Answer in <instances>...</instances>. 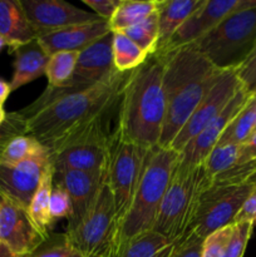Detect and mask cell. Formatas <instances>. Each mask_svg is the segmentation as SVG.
Wrapping results in <instances>:
<instances>
[{"instance_id": "cell-19", "label": "cell", "mask_w": 256, "mask_h": 257, "mask_svg": "<svg viewBox=\"0 0 256 257\" xmlns=\"http://www.w3.org/2000/svg\"><path fill=\"white\" fill-rule=\"evenodd\" d=\"M10 54H14V70L9 82L12 92H15L19 88L32 83L33 80L45 75L49 55L45 53L38 39L17 48Z\"/></svg>"}, {"instance_id": "cell-25", "label": "cell", "mask_w": 256, "mask_h": 257, "mask_svg": "<svg viewBox=\"0 0 256 257\" xmlns=\"http://www.w3.org/2000/svg\"><path fill=\"white\" fill-rule=\"evenodd\" d=\"M112 54L114 69L119 73H128L137 69L150 57L148 53L120 32L113 33Z\"/></svg>"}, {"instance_id": "cell-12", "label": "cell", "mask_w": 256, "mask_h": 257, "mask_svg": "<svg viewBox=\"0 0 256 257\" xmlns=\"http://www.w3.org/2000/svg\"><path fill=\"white\" fill-rule=\"evenodd\" d=\"M241 87L242 84L238 80L236 70H225L211 92L206 95L187 123L183 125L171 145V150L177 153L182 152L186 146L225 109L226 105Z\"/></svg>"}, {"instance_id": "cell-15", "label": "cell", "mask_w": 256, "mask_h": 257, "mask_svg": "<svg viewBox=\"0 0 256 257\" xmlns=\"http://www.w3.org/2000/svg\"><path fill=\"white\" fill-rule=\"evenodd\" d=\"M20 3L38 37L73 25L103 20L93 12L79 9L63 0H20Z\"/></svg>"}, {"instance_id": "cell-5", "label": "cell", "mask_w": 256, "mask_h": 257, "mask_svg": "<svg viewBox=\"0 0 256 257\" xmlns=\"http://www.w3.org/2000/svg\"><path fill=\"white\" fill-rule=\"evenodd\" d=\"M190 45L218 70H237L256 48V8L232 13Z\"/></svg>"}, {"instance_id": "cell-17", "label": "cell", "mask_w": 256, "mask_h": 257, "mask_svg": "<svg viewBox=\"0 0 256 257\" xmlns=\"http://www.w3.org/2000/svg\"><path fill=\"white\" fill-rule=\"evenodd\" d=\"M105 177L74 170H58L53 175V183L64 188L72 202V215L68 218L65 232L77 228L94 206Z\"/></svg>"}, {"instance_id": "cell-3", "label": "cell", "mask_w": 256, "mask_h": 257, "mask_svg": "<svg viewBox=\"0 0 256 257\" xmlns=\"http://www.w3.org/2000/svg\"><path fill=\"white\" fill-rule=\"evenodd\" d=\"M165 57L166 118L158 147L170 148L223 72L213 67L191 45L180 48Z\"/></svg>"}, {"instance_id": "cell-6", "label": "cell", "mask_w": 256, "mask_h": 257, "mask_svg": "<svg viewBox=\"0 0 256 257\" xmlns=\"http://www.w3.org/2000/svg\"><path fill=\"white\" fill-rule=\"evenodd\" d=\"M203 165L176 172L165 193L152 231L177 243L191 230L202 193L210 186Z\"/></svg>"}, {"instance_id": "cell-24", "label": "cell", "mask_w": 256, "mask_h": 257, "mask_svg": "<svg viewBox=\"0 0 256 257\" xmlns=\"http://www.w3.org/2000/svg\"><path fill=\"white\" fill-rule=\"evenodd\" d=\"M160 0H120L112 19L108 22L110 32H123L157 13Z\"/></svg>"}, {"instance_id": "cell-9", "label": "cell", "mask_w": 256, "mask_h": 257, "mask_svg": "<svg viewBox=\"0 0 256 257\" xmlns=\"http://www.w3.org/2000/svg\"><path fill=\"white\" fill-rule=\"evenodd\" d=\"M117 232L114 200L104 180L92 210L77 228L65 235L83 257H112Z\"/></svg>"}, {"instance_id": "cell-37", "label": "cell", "mask_w": 256, "mask_h": 257, "mask_svg": "<svg viewBox=\"0 0 256 257\" xmlns=\"http://www.w3.org/2000/svg\"><path fill=\"white\" fill-rule=\"evenodd\" d=\"M238 80L247 92L256 84V48L248 59L236 70Z\"/></svg>"}, {"instance_id": "cell-13", "label": "cell", "mask_w": 256, "mask_h": 257, "mask_svg": "<svg viewBox=\"0 0 256 257\" xmlns=\"http://www.w3.org/2000/svg\"><path fill=\"white\" fill-rule=\"evenodd\" d=\"M250 97L251 94L243 87H241L236 92L225 109L210 124L206 125L202 132L196 136L180 153V162L176 168V172H187L197 166L203 165L211 151L216 147L227 125L236 117V114L245 107Z\"/></svg>"}, {"instance_id": "cell-46", "label": "cell", "mask_w": 256, "mask_h": 257, "mask_svg": "<svg viewBox=\"0 0 256 257\" xmlns=\"http://www.w3.org/2000/svg\"><path fill=\"white\" fill-rule=\"evenodd\" d=\"M253 133H256V115H255V125H253Z\"/></svg>"}, {"instance_id": "cell-41", "label": "cell", "mask_w": 256, "mask_h": 257, "mask_svg": "<svg viewBox=\"0 0 256 257\" xmlns=\"http://www.w3.org/2000/svg\"><path fill=\"white\" fill-rule=\"evenodd\" d=\"M12 93V88H10V83H8L7 80H4L3 78H0V105L4 107L5 100L8 99V97Z\"/></svg>"}, {"instance_id": "cell-40", "label": "cell", "mask_w": 256, "mask_h": 257, "mask_svg": "<svg viewBox=\"0 0 256 257\" xmlns=\"http://www.w3.org/2000/svg\"><path fill=\"white\" fill-rule=\"evenodd\" d=\"M256 163V133H253L243 145L240 146V153H238L237 165H250Z\"/></svg>"}, {"instance_id": "cell-45", "label": "cell", "mask_w": 256, "mask_h": 257, "mask_svg": "<svg viewBox=\"0 0 256 257\" xmlns=\"http://www.w3.org/2000/svg\"><path fill=\"white\" fill-rule=\"evenodd\" d=\"M248 93H250L251 95H255V97H256V84L253 85L252 88H251V89H250V92H248Z\"/></svg>"}, {"instance_id": "cell-30", "label": "cell", "mask_w": 256, "mask_h": 257, "mask_svg": "<svg viewBox=\"0 0 256 257\" xmlns=\"http://www.w3.org/2000/svg\"><path fill=\"white\" fill-rule=\"evenodd\" d=\"M238 153L240 146H216L203 162V168L208 180L211 181L220 173L235 167L237 165Z\"/></svg>"}, {"instance_id": "cell-8", "label": "cell", "mask_w": 256, "mask_h": 257, "mask_svg": "<svg viewBox=\"0 0 256 257\" xmlns=\"http://www.w3.org/2000/svg\"><path fill=\"white\" fill-rule=\"evenodd\" d=\"M150 151L122 140L115 133L110 135L105 182L114 200L118 227L130 210Z\"/></svg>"}, {"instance_id": "cell-34", "label": "cell", "mask_w": 256, "mask_h": 257, "mask_svg": "<svg viewBox=\"0 0 256 257\" xmlns=\"http://www.w3.org/2000/svg\"><path fill=\"white\" fill-rule=\"evenodd\" d=\"M233 225V223H232ZM232 225L218 228L203 240L202 257H222L232 233Z\"/></svg>"}, {"instance_id": "cell-4", "label": "cell", "mask_w": 256, "mask_h": 257, "mask_svg": "<svg viewBox=\"0 0 256 257\" xmlns=\"http://www.w3.org/2000/svg\"><path fill=\"white\" fill-rule=\"evenodd\" d=\"M178 162L180 153L171 148L156 147L148 152L135 197L118 227L115 247L141 233L152 231L158 208Z\"/></svg>"}, {"instance_id": "cell-39", "label": "cell", "mask_w": 256, "mask_h": 257, "mask_svg": "<svg viewBox=\"0 0 256 257\" xmlns=\"http://www.w3.org/2000/svg\"><path fill=\"white\" fill-rule=\"evenodd\" d=\"M241 221H247L256 226V185L246 202L243 203L241 211L236 216L235 222H241Z\"/></svg>"}, {"instance_id": "cell-23", "label": "cell", "mask_w": 256, "mask_h": 257, "mask_svg": "<svg viewBox=\"0 0 256 257\" xmlns=\"http://www.w3.org/2000/svg\"><path fill=\"white\" fill-rule=\"evenodd\" d=\"M53 175H54V168H53L52 161H50L43 173L39 186L30 201L29 207H28L30 218L45 237L49 236V233L52 232L50 228L54 225V221L50 217L49 212V201L53 190Z\"/></svg>"}, {"instance_id": "cell-16", "label": "cell", "mask_w": 256, "mask_h": 257, "mask_svg": "<svg viewBox=\"0 0 256 257\" xmlns=\"http://www.w3.org/2000/svg\"><path fill=\"white\" fill-rule=\"evenodd\" d=\"M49 162L47 150L18 165L0 163V193L28 208Z\"/></svg>"}, {"instance_id": "cell-2", "label": "cell", "mask_w": 256, "mask_h": 257, "mask_svg": "<svg viewBox=\"0 0 256 257\" xmlns=\"http://www.w3.org/2000/svg\"><path fill=\"white\" fill-rule=\"evenodd\" d=\"M166 57L150 55L128 74L119 97L117 128L113 133L141 147H158L166 118L163 72Z\"/></svg>"}, {"instance_id": "cell-21", "label": "cell", "mask_w": 256, "mask_h": 257, "mask_svg": "<svg viewBox=\"0 0 256 257\" xmlns=\"http://www.w3.org/2000/svg\"><path fill=\"white\" fill-rule=\"evenodd\" d=\"M205 0H160L158 2V50L162 49L183 23L203 4ZM156 52V53H157Z\"/></svg>"}, {"instance_id": "cell-38", "label": "cell", "mask_w": 256, "mask_h": 257, "mask_svg": "<svg viewBox=\"0 0 256 257\" xmlns=\"http://www.w3.org/2000/svg\"><path fill=\"white\" fill-rule=\"evenodd\" d=\"M119 2L120 0H83V3L88 8H90L95 15L107 22L112 19L113 14L119 5Z\"/></svg>"}, {"instance_id": "cell-7", "label": "cell", "mask_w": 256, "mask_h": 257, "mask_svg": "<svg viewBox=\"0 0 256 257\" xmlns=\"http://www.w3.org/2000/svg\"><path fill=\"white\" fill-rule=\"evenodd\" d=\"M109 147L110 135L100 117L50 151V161L54 171H83L105 177Z\"/></svg>"}, {"instance_id": "cell-20", "label": "cell", "mask_w": 256, "mask_h": 257, "mask_svg": "<svg viewBox=\"0 0 256 257\" xmlns=\"http://www.w3.org/2000/svg\"><path fill=\"white\" fill-rule=\"evenodd\" d=\"M0 35L10 53L38 38L20 0H0Z\"/></svg>"}, {"instance_id": "cell-44", "label": "cell", "mask_w": 256, "mask_h": 257, "mask_svg": "<svg viewBox=\"0 0 256 257\" xmlns=\"http://www.w3.org/2000/svg\"><path fill=\"white\" fill-rule=\"evenodd\" d=\"M5 47H8L7 42H5V39H4V38H3L2 35H0V53L3 52V49H4Z\"/></svg>"}, {"instance_id": "cell-22", "label": "cell", "mask_w": 256, "mask_h": 257, "mask_svg": "<svg viewBox=\"0 0 256 257\" xmlns=\"http://www.w3.org/2000/svg\"><path fill=\"white\" fill-rule=\"evenodd\" d=\"M175 246L160 233L148 231L119 243L112 257H171Z\"/></svg>"}, {"instance_id": "cell-11", "label": "cell", "mask_w": 256, "mask_h": 257, "mask_svg": "<svg viewBox=\"0 0 256 257\" xmlns=\"http://www.w3.org/2000/svg\"><path fill=\"white\" fill-rule=\"evenodd\" d=\"M250 8H256V0H205L173 34L170 42L157 53L166 55L180 48L187 47L211 32L230 14Z\"/></svg>"}, {"instance_id": "cell-27", "label": "cell", "mask_w": 256, "mask_h": 257, "mask_svg": "<svg viewBox=\"0 0 256 257\" xmlns=\"http://www.w3.org/2000/svg\"><path fill=\"white\" fill-rule=\"evenodd\" d=\"M78 55V52H58L49 55L45 68L48 87L64 88L69 84L74 74Z\"/></svg>"}, {"instance_id": "cell-26", "label": "cell", "mask_w": 256, "mask_h": 257, "mask_svg": "<svg viewBox=\"0 0 256 257\" xmlns=\"http://www.w3.org/2000/svg\"><path fill=\"white\" fill-rule=\"evenodd\" d=\"M256 115V97L251 95L245 107L236 114L216 146H241L252 136Z\"/></svg>"}, {"instance_id": "cell-32", "label": "cell", "mask_w": 256, "mask_h": 257, "mask_svg": "<svg viewBox=\"0 0 256 257\" xmlns=\"http://www.w3.org/2000/svg\"><path fill=\"white\" fill-rule=\"evenodd\" d=\"M253 227L255 226L247 221L233 222L232 233H231L222 257H243L248 241L252 235Z\"/></svg>"}, {"instance_id": "cell-43", "label": "cell", "mask_w": 256, "mask_h": 257, "mask_svg": "<svg viewBox=\"0 0 256 257\" xmlns=\"http://www.w3.org/2000/svg\"><path fill=\"white\" fill-rule=\"evenodd\" d=\"M5 117H7V112L4 110V108H0V125H2V123L4 122Z\"/></svg>"}, {"instance_id": "cell-42", "label": "cell", "mask_w": 256, "mask_h": 257, "mask_svg": "<svg viewBox=\"0 0 256 257\" xmlns=\"http://www.w3.org/2000/svg\"><path fill=\"white\" fill-rule=\"evenodd\" d=\"M0 257H18L12 252L4 243L0 242Z\"/></svg>"}, {"instance_id": "cell-35", "label": "cell", "mask_w": 256, "mask_h": 257, "mask_svg": "<svg viewBox=\"0 0 256 257\" xmlns=\"http://www.w3.org/2000/svg\"><path fill=\"white\" fill-rule=\"evenodd\" d=\"M49 212L54 222L59 218H69L72 215V202L69 196L64 188L55 183H53L52 195H50Z\"/></svg>"}, {"instance_id": "cell-47", "label": "cell", "mask_w": 256, "mask_h": 257, "mask_svg": "<svg viewBox=\"0 0 256 257\" xmlns=\"http://www.w3.org/2000/svg\"><path fill=\"white\" fill-rule=\"evenodd\" d=\"M0 108H4V107H2V105H0Z\"/></svg>"}, {"instance_id": "cell-31", "label": "cell", "mask_w": 256, "mask_h": 257, "mask_svg": "<svg viewBox=\"0 0 256 257\" xmlns=\"http://www.w3.org/2000/svg\"><path fill=\"white\" fill-rule=\"evenodd\" d=\"M20 257H83L73 247L64 233L50 232L44 242L33 252Z\"/></svg>"}, {"instance_id": "cell-1", "label": "cell", "mask_w": 256, "mask_h": 257, "mask_svg": "<svg viewBox=\"0 0 256 257\" xmlns=\"http://www.w3.org/2000/svg\"><path fill=\"white\" fill-rule=\"evenodd\" d=\"M128 74L114 72L103 82L64 95L28 115L27 135L50 152L90 122L104 117L119 100Z\"/></svg>"}, {"instance_id": "cell-29", "label": "cell", "mask_w": 256, "mask_h": 257, "mask_svg": "<svg viewBox=\"0 0 256 257\" xmlns=\"http://www.w3.org/2000/svg\"><path fill=\"white\" fill-rule=\"evenodd\" d=\"M47 151V148L38 142L34 137L29 135L18 136L13 138L3 152L0 163L5 165H18V163L27 161L39 153Z\"/></svg>"}, {"instance_id": "cell-33", "label": "cell", "mask_w": 256, "mask_h": 257, "mask_svg": "<svg viewBox=\"0 0 256 257\" xmlns=\"http://www.w3.org/2000/svg\"><path fill=\"white\" fill-rule=\"evenodd\" d=\"M27 135V119L17 112L7 113L4 122L0 125V158L8 143L18 136Z\"/></svg>"}, {"instance_id": "cell-28", "label": "cell", "mask_w": 256, "mask_h": 257, "mask_svg": "<svg viewBox=\"0 0 256 257\" xmlns=\"http://www.w3.org/2000/svg\"><path fill=\"white\" fill-rule=\"evenodd\" d=\"M132 42L140 48H142L148 55L156 54L158 49V37H160V30H158V14L155 13L147 18L143 22L133 25V27L127 28L123 32Z\"/></svg>"}, {"instance_id": "cell-10", "label": "cell", "mask_w": 256, "mask_h": 257, "mask_svg": "<svg viewBox=\"0 0 256 257\" xmlns=\"http://www.w3.org/2000/svg\"><path fill=\"white\" fill-rule=\"evenodd\" d=\"M256 185V176L240 183L210 182L202 193L190 232L202 238L218 228L232 225Z\"/></svg>"}, {"instance_id": "cell-18", "label": "cell", "mask_w": 256, "mask_h": 257, "mask_svg": "<svg viewBox=\"0 0 256 257\" xmlns=\"http://www.w3.org/2000/svg\"><path fill=\"white\" fill-rule=\"evenodd\" d=\"M109 32V24L107 20H98L39 35L37 39L48 55L58 52L80 53Z\"/></svg>"}, {"instance_id": "cell-14", "label": "cell", "mask_w": 256, "mask_h": 257, "mask_svg": "<svg viewBox=\"0 0 256 257\" xmlns=\"http://www.w3.org/2000/svg\"><path fill=\"white\" fill-rule=\"evenodd\" d=\"M28 208L0 193V242L18 257L33 252L45 241Z\"/></svg>"}, {"instance_id": "cell-36", "label": "cell", "mask_w": 256, "mask_h": 257, "mask_svg": "<svg viewBox=\"0 0 256 257\" xmlns=\"http://www.w3.org/2000/svg\"><path fill=\"white\" fill-rule=\"evenodd\" d=\"M203 240L196 232H188L176 243L171 257H202Z\"/></svg>"}]
</instances>
